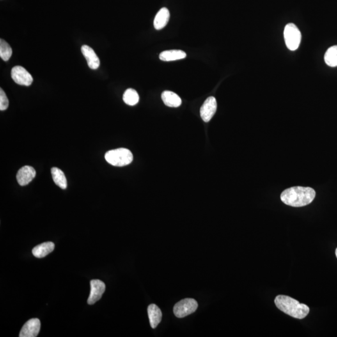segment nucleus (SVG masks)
I'll use <instances>...</instances> for the list:
<instances>
[{
    "instance_id": "obj_20",
    "label": "nucleus",
    "mask_w": 337,
    "mask_h": 337,
    "mask_svg": "<svg viewBox=\"0 0 337 337\" xmlns=\"http://www.w3.org/2000/svg\"><path fill=\"white\" fill-rule=\"evenodd\" d=\"M12 49L6 41L0 40V57L4 61H8L12 55Z\"/></svg>"
},
{
    "instance_id": "obj_9",
    "label": "nucleus",
    "mask_w": 337,
    "mask_h": 337,
    "mask_svg": "<svg viewBox=\"0 0 337 337\" xmlns=\"http://www.w3.org/2000/svg\"><path fill=\"white\" fill-rule=\"evenodd\" d=\"M41 323L38 318H31L24 325L20 333V337H36L40 332Z\"/></svg>"
},
{
    "instance_id": "obj_4",
    "label": "nucleus",
    "mask_w": 337,
    "mask_h": 337,
    "mask_svg": "<svg viewBox=\"0 0 337 337\" xmlns=\"http://www.w3.org/2000/svg\"><path fill=\"white\" fill-rule=\"evenodd\" d=\"M284 38H285L286 47L291 50L295 51L298 49L301 41V33L293 24L286 25L284 31Z\"/></svg>"
},
{
    "instance_id": "obj_16",
    "label": "nucleus",
    "mask_w": 337,
    "mask_h": 337,
    "mask_svg": "<svg viewBox=\"0 0 337 337\" xmlns=\"http://www.w3.org/2000/svg\"><path fill=\"white\" fill-rule=\"evenodd\" d=\"M186 57V53L181 50H167L160 52L159 58L164 61H172L184 59Z\"/></svg>"
},
{
    "instance_id": "obj_5",
    "label": "nucleus",
    "mask_w": 337,
    "mask_h": 337,
    "mask_svg": "<svg viewBox=\"0 0 337 337\" xmlns=\"http://www.w3.org/2000/svg\"><path fill=\"white\" fill-rule=\"evenodd\" d=\"M198 304L193 299H185L175 305L174 307V315L178 318H183L191 315L197 310Z\"/></svg>"
},
{
    "instance_id": "obj_17",
    "label": "nucleus",
    "mask_w": 337,
    "mask_h": 337,
    "mask_svg": "<svg viewBox=\"0 0 337 337\" xmlns=\"http://www.w3.org/2000/svg\"><path fill=\"white\" fill-rule=\"evenodd\" d=\"M52 180H53L55 184L61 189H66L68 185L67 180H66V176L63 172L57 167H52Z\"/></svg>"
},
{
    "instance_id": "obj_11",
    "label": "nucleus",
    "mask_w": 337,
    "mask_h": 337,
    "mask_svg": "<svg viewBox=\"0 0 337 337\" xmlns=\"http://www.w3.org/2000/svg\"><path fill=\"white\" fill-rule=\"evenodd\" d=\"M81 52L88 63L89 67L92 70H96L99 68L100 61L96 52L88 45H83L81 47Z\"/></svg>"
},
{
    "instance_id": "obj_18",
    "label": "nucleus",
    "mask_w": 337,
    "mask_h": 337,
    "mask_svg": "<svg viewBox=\"0 0 337 337\" xmlns=\"http://www.w3.org/2000/svg\"><path fill=\"white\" fill-rule=\"evenodd\" d=\"M124 102L130 106H134L138 103L139 96L136 90L133 89H128L123 95Z\"/></svg>"
},
{
    "instance_id": "obj_7",
    "label": "nucleus",
    "mask_w": 337,
    "mask_h": 337,
    "mask_svg": "<svg viewBox=\"0 0 337 337\" xmlns=\"http://www.w3.org/2000/svg\"><path fill=\"white\" fill-rule=\"evenodd\" d=\"M91 292L88 299L89 305H93L101 299L105 289L106 285L100 280H92L90 283Z\"/></svg>"
},
{
    "instance_id": "obj_19",
    "label": "nucleus",
    "mask_w": 337,
    "mask_h": 337,
    "mask_svg": "<svg viewBox=\"0 0 337 337\" xmlns=\"http://www.w3.org/2000/svg\"><path fill=\"white\" fill-rule=\"evenodd\" d=\"M325 61L327 65L331 67L337 66V45L328 49L325 54Z\"/></svg>"
},
{
    "instance_id": "obj_6",
    "label": "nucleus",
    "mask_w": 337,
    "mask_h": 337,
    "mask_svg": "<svg viewBox=\"0 0 337 337\" xmlns=\"http://www.w3.org/2000/svg\"><path fill=\"white\" fill-rule=\"evenodd\" d=\"M11 78L16 83L22 86H30L33 81V77L29 73L27 72L26 69L20 66H15L12 68Z\"/></svg>"
},
{
    "instance_id": "obj_22",
    "label": "nucleus",
    "mask_w": 337,
    "mask_h": 337,
    "mask_svg": "<svg viewBox=\"0 0 337 337\" xmlns=\"http://www.w3.org/2000/svg\"><path fill=\"white\" fill-rule=\"evenodd\" d=\"M336 257L337 258V248L336 251Z\"/></svg>"
},
{
    "instance_id": "obj_2",
    "label": "nucleus",
    "mask_w": 337,
    "mask_h": 337,
    "mask_svg": "<svg viewBox=\"0 0 337 337\" xmlns=\"http://www.w3.org/2000/svg\"><path fill=\"white\" fill-rule=\"evenodd\" d=\"M277 308L293 318L302 319L308 315L310 309L306 304L286 295H278L275 299Z\"/></svg>"
},
{
    "instance_id": "obj_3",
    "label": "nucleus",
    "mask_w": 337,
    "mask_h": 337,
    "mask_svg": "<svg viewBox=\"0 0 337 337\" xmlns=\"http://www.w3.org/2000/svg\"><path fill=\"white\" fill-rule=\"evenodd\" d=\"M105 159L112 166L123 167L131 163L133 155L128 149L119 148L107 152L105 155Z\"/></svg>"
},
{
    "instance_id": "obj_10",
    "label": "nucleus",
    "mask_w": 337,
    "mask_h": 337,
    "mask_svg": "<svg viewBox=\"0 0 337 337\" xmlns=\"http://www.w3.org/2000/svg\"><path fill=\"white\" fill-rule=\"evenodd\" d=\"M36 174V171L33 167L25 166L22 167L17 175L18 184L22 186L28 184L35 178Z\"/></svg>"
},
{
    "instance_id": "obj_13",
    "label": "nucleus",
    "mask_w": 337,
    "mask_h": 337,
    "mask_svg": "<svg viewBox=\"0 0 337 337\" xmlns=\"http://www.w3.org/2000/svg\"><path fill=\"white\" fill-rule=\"evenodd\" d=\"M170 18V13L168 9L162 8L158 11L154 21V26L156 29H161L166 26Z\"/></svg>"
},
{
    "instance_id": "obj_8",
    "label": "nucleus",
    "mask_w": 337,
    "mask_h": 337,
    "mask_svg": "<svg viewBox=\"0 0 337 337\" xmlns=\"http://www.w3.org/2000/svg\"><path fill=\"white\" fill-rule=\"evenodd\" d=\"M217 101L214 97L208 98L201 107V118L206 123L210 121L217 111Z\"/></svg>"
},
{
    "instance_id": "obj_21",
    "label": "nucleus",
    "mask_w": 337,
    "mask_h": 337,
    "mask_svg": "<svg viewBox=\"0 0 337 337\" xmlns=\"http://www.w3.org/2000/svg\"><path fill=\"white\" fill-rule=\"evenodd\" d=\"M9 101L3 89H0V110L4 111L8 109Z\"/></svg>"
},
{
    "instance_id": "obj_15",
    "label": "nucleus",
    "mask_w": 337,
    "mask_h": 337,
    "mask_svg": "<svg viewBox=\"0 0 337 337\" xmlns=\"http://www.w3.org/2000/svg\"><path fill=\"white\" fill-rule=\"evenodd\" d=\"M162 100L167 106L171 107H180L182 104L180 96L172 91H164L162 94Z\"/></svg>"
},
{
    "instance_id": "obj_14",
    "label": "nucleus",
    "mask_w": 337,
    "mask_h": 337,
    "mask_svg": "<svg viewBox=\"0 0 337 337\" xmlns=\"http://www.w3.org/2000/svg\"><path fill=\"white\" fill-rule=\"evenodd\" d=\"M54 249V243L52 242H44L34 247L32 250V253L36 258H43L53 251Z\"/></svg>"
},
{
    "instance_id": "obj_12",
    "label": "nucleus",
    "mask_w": 337,
    "mask_h": 337,
    "mask_svg": "<svg viewBox=\"0 0 337 337\" xmlns=\"http://www.w3.org/2000/svg\"><path fill=\"white\" fill-rule=\"evenodd\" d=\"M148 313L151 327L156 329L162 320V311L156 304H151L148 308Z\"/></svg>"
},
{
    "instance_id": "obj_1",
    "label": "nucleus",
    "mask_w": 337,
    "mask_h": 337,
    "mask_svg": "<svg viewBox=\"0 0 337 337\" xmlns=\"http://www.w3.org/2000/svg\"><path fill=\"white\" fill-rule=\"evenodd\" d=\"M315 190L311 187L297 186L288 188L281 194V201L286 205L300 207L310 205L315 198Z\"/></svg>"
}]
</instances>
